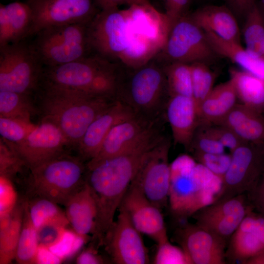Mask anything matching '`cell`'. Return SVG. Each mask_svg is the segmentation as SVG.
Returning <instances> with one entry per match:
<instances>
[{
    "label": "cell",
    "mask_w": 264,
    "mask_h": 264,
    "mask_svg": "<svg viewBox=\"0 0 264 264\" xmlns=\"http://www.w3.org/2000/svg\"><path fill=\"white\" fill-rule=\"evenodd\" d=\"M151 139L124 154L86 166L85 182L95 202L97 215L93 238L98 245L114 222V218L141 162L159 143Z\"/></svg>",
    "instance_id": "6da1fadb"
},
{
    "label": "cell",
    "mask_w": 264,
    "mask_h": 264,
    "mask_svg": "<svg viewBox=\"0 0 264 264\" xmlns=\"http://www.w3.org/2000/svg\"><path fill=\"white\" fill-rule=\"evenodd\" d=\"M34 99L41 121L56 125L75 148L93 120L116 101L112 97L44 87L39 88Z\"/></svg>",
    "instance_id": "7a4b0ae2"
},
{
    "label": "cell",
    "mask_w": 264,
    "mask_h": 264,
    "mask_svg": "<svg viewBox=\"0 0 264 264\" xmlns=\"http://www.w3.org/2000/svg\"><path fill=\"white\" fill-rule=\"evenodd\" d=\"M169 97L163 64L156 58L138 68L123 66L115 98L134 115L151 121L165 117Z\"/></svg>",
    "instance_id": "3957f363"
},
{
    "label": "cell",
    "mask_w": 264,
    "mask_h": 264,
    "mask_svg": "<svg viewBox=\"0 0 264 264\" xmlns=\"http://www.w3.org/2000/svg\"><path fill=\"white\" fill-rule=\"evenodd\" d=\"M122 68L119 63L91 54L63 65L44 66L40 88L115 98L118 79Z\"/></svg>",
    "instance_id": "277c9868"
},
{
    "label": "cell",
    "mask_w": 264,
    "mask_h": 264,
    "mask_svg": "<svg viewBox=\"0 0 264 264\" xmlns=\"http://www.w3.org/2000/svg\"><path fill=\"white\" fill-rule=\"evenodd\" d=\"M169 201L177 220L187 219L214 202L221 180L193 157L182 155L171 164Z\"/></svg>",
    "instance_id": "5b68a950"
},
{
    "label": "cell",
    "mask_w": 264,
    "mask_h": 264,
    "mask_svg": "<svg viewBox=\"0 0 264 264\" xmlns=\"http://www.w3.org/2000/svg\"><path fill=\"white\" fill-rule=\"evenodd\" d=\"M66 152L29 169L28 184L35 196L65 205L85 183L86 164Z\"/></svg>",
    "instance_id": "8992f818"
},
{
    "label": "cell",
    "mask_w": 264,
    "mask_h": 264,
    "mask_svg": "<svg viewBox=\"0 0 264 264\" xmlns=\"http://www.w3.org/2000/svg\"><path fill=\"white\" fill-rule=\"evenodd\" d=\"M88 25L74 23L46 27L33 36L30 44L44 66L73 62L93 54Z\"/></svg>",
    "instance_id": "52a82bcc"
},
{
    "label": "cell",
    "mask_w": 264,
    "mask_h": 264,
    "mask_svg": "<svg viewBox=\"0 0 264 264\" xmlns=\"http://www.w3.org/2000/svg\"><path fill=\"white\" fill-rule=\"evenodd\" d=\"M44 66L25 40L0 47V91L35 95Z\"/></svg>",
    "instance_id": "ba28073f"
},
{
    "label": "cell",
    "mask_w": 264,
    "mask_h": 264,
    "mask_svg": "<svg viewBox=\"0 0 264 264\" xmlns=\"http://www.w3.org/2000/svg\"><path fill=\"white\" fill-rule=\"evenodd\" d=\"M216 55L204 31L187 14L172 25L166 44L156 58L163 64H207Z\"/></svg>",
    "instance_id": "9c48e42d"
},
{
    "label": "cell",
    "mask_w": 264,
    "mask_h": 264,
    "mask_svg": "<svg viewBox=\"0 0 264 264\" xmlns=\"http://www.w3.org/2000/svg\"><path fill=\"white\" fill-rule=\"evenodd\" d=\"M129 35V22L125 9L101 10L88 25L92 54L113 63L120 64Z\"/></svg>",
    "instance_id": "30bf717a"
},
{
    "label": "cell",
    "mask_w": 264,
    "mask_h": 264,
    "mask_svg": "<svg viewBox=\"0 0 264 264\" xmlns=\"http://www.w3.org/2000/svg\"><path fill=\"white\" fill-rule=\"evenodd\" d=\"M230 154V166L221 180L220 189L214 201L248 193L264 171V154L260 146L244 142Z\"/></svg>",
    "instance_id": "8fae6325"
},
{
    "label": "cell",
    "mask_w": 264,
    "mask_h": 264,
    "mask_svg": "<svg viewBox=\"0 0 264 264\" xmlns=\"http://www.w3.org/2000/svg\"><path fill=\"white\" fill-rule=\"evenodd\" d=\"M170 147L171 140L166 136L151 150L131 183L139 188L153 204L161 210L169 200L171 175L168 159Z\"/></svg>",
    "instance_id": "7c38bea8"
},
{
    "label": "cell",
    "mask_w": 264,
    "mask_h": 264,
    "mask_svg": "<svg viewBox=\"0 0 264 264\" xmlns=\"http://www.w3.org/2000/svg\"><path fill=\"white\" fill-rule=\"evenodd\" d=\"M27 3L32 13L28 38L50 26L89 24L101 10L94 0H28Z\"/></svg>",
    "instance_id": "4fadbf2b"
},
{
    "label": "cell",
    "mask_w": 264,
    "mask_h": 264,
    "mask_svg": "<svg viewBox=\"0 0 264 264\" xmlns=\"http://www.w3.org/2000/svg\"><path fill=\"white\" fill-rule=\"evenodd\" d=\"M165 117L155 121L134 115L114 125L108 133L95 157L88 161L91 166L134 149L163 132Z\"/></svg>",
    "instance_id": "5bb4252c"
},
{
    "label": "cell",
    "mask_w": 264,
    "mask_h": 264,
    "mask_svg": "<svg viewBox=\"0 0 264 264\" xmlns=\"http://www.w3.org/2000/svg\"><path fill=\"white\" fill-rule=\"evenodd\" d=\"M7 145L29 169L67 152L70 146L62 131L47 121L35 125L21 143Z\"/></svg>",
    "instance_id": "9a60e30c"
},
{
    "label": "cell",
    "mask_w": 264,
    "mask_h": 264,
    "mask_svg": "<svg viewBox=\"0 0 264 264\" xmlns=\"http://www.w3.org/2000/svg\"><path fill=\"white\" fill-rule=\"evenodd\" d=\"M117 219L104 239L103 244L117 264H146L148 251L141 233L135 227L125 209L120 206Z\"/></svg>",
    "instance_id": "2e32d148"
},
{
    "label": "cell",
    "mask_w": 264,
    "mask_h": 264,
    "mask_svg": "<svg viewBox=\"0 0 264 264\" xmlns=\"http://www.w3.org/2000/svg\"><path fill=\"white\" fill-rule=\"evenodd\" d=\"M253 209L244 194L214 201L197 211L192 217L197 225L228 243L247 214Z\"/></svg>",
    "instance_id": "e0dca14e"
},
{
    "label": "cell",
    "mask_w": 264,
    "mask_h": 264,
    "mask_svg": "<svg viewBox=\"0 0 264 264\" xmlns=\"http://www.w3.org/2000/svg\"><path fill=\"white\" fill-rule=\"evenodd\" d=\"M174 240L183 251L188 264H225L227 242L196 223L176 228Z\"/></svg>",
    "instance_id": "ac0fdd59"
},
{
    "label": "cell",
    "mask_w": 264,
    "mask_h": 264,
    "mask_svg": "<svg viewBox=\"0 0 264 264\" xmlns=\"http://www.w3.org/2000/svg\"><path fill=\"white\" fill-rule=\"evenodd\" d=\"M120 205L141 234L150 237L157 245L169 241L161 209L137 187L131 184Z\"/></svg>",
    "instance_id": "d6986e66"
},
{
    "label": "cell",
    "mask_w": 264,
    "mask_h": 264,
    "mask_svg": "<svg viewBox=\"0 0 264 264\" xmlns=\"http://www.w3.org/2000/svg\"><path fill=\"white\" fill-rule=\"evenodd\" d=\"M250 210L230 237L225 249L227 263L246 264L264 251V217Z\"/></svg>",
    "instance_id": "ffe728a7"
},
{
    "label": "cell",
    "mask_w": 264,
    "mask_h": 264,
    "mask_svg": "<svg viewBox=\"0 0 264 264\" xmlns=\"http://www.w3.org/2000/svg\"><path fill=\"white\" fill-rule=\"evenodd\" d=\"M125 10L130 31L153 44L161 52L172 27L165 13L156 10L150 2L132 4Z\"/></svg>",
    "instance_id": "44dd1931"
},
{
    "label": "cell",
    "mask_w": 264,
    "mask_h": 264,
    "mask_svg": "<svg viewBox=\"0 0 264 264\" xmlns=\"http://www.w3.org/2000/svg\"><path fill=\"white\" fill-rule=\"evenodd\" d=\"M165 116L171 129L174 143L182 145L188 151L199 126L198 108L193 98L179 95L170 96Z\"/></svg>",
    "instance_id": "7402d4cb"
},
{
    "label": "cell",
    "mask_w": 264,
    "mask_h": 264,
    "mask_svg": "<svg viewBox=\"0 0 264 264\" xmlns=\"http://www.w3.org/2000/svg\"><path fill=\"white\" fill-rule=\"evenodd\" d=\"M134 115L128 108L116 100L88 127L76 147L78 156L87 162L93 159L111 128Z\"/></svg>",
    "instance_id": "603a6c76"
},
{
    "label": "cell",
    "mask_w": 264,
    "mask_h": 264,
    "mask_svg": "<svg viewBox=\"0 0 264 264\" xmlns=\"http://www.w3.org/2000/svg\"><path fill=\"white\" fill-rule=\"evenodd\" d=\"M189 15L204 32L225 41L240 43L241 32L236 17L228 7L207 5Z\"/></svg>",
    "instance_id": "cb8c5ba5"
},
{
    "label": "cell",
    "mask_w": 264,
    "mask_h": 264,
    "mask_svg": "<svg viewBox=\"0 0 264 264\" xmlns=\"http://www.w3.org/2000/svg\"><path fill=\"white\" fill-rule=\"evenodd\" d=\"M64 206L69 223L76 234L86 241L89 234L94 233L97 215L95 201L86 182Z\"/></svg>",
    "instance_id": "d4e9b609"
},
{
    "label": "cell",
    "mask_w": 264,
    "mask_h": 264,
    "mask_svg": "<svg viewBox=\"0 0 264 264\" xmlns=\"http://www.w3.org/2000/svg\"><path fill=\"white\" fill-rule=\"evenodd\" d=\"M216 124L233 131L243 141L264 145V116L241 103Z\"/></svg>",
    "instance_id": "484cf974"
},
{
    "label": "cell",
    "mask_w": 264,
    "mask_h": 264,
    "mask_svg": "<svg viewBox=\"0 0 264 264\" xmlns=\"http://www.w3.org/2000/svg\"><path fill=\"white\" fill-rule=\"evenodd\" d=\"M238 98L232 81L215 88L198 108L199 125L216 124L234 108Z\"/></svg>",
    "instance_id": "4316f807"
},
{
    "label": "cell",
    "mask_w": 264,
    "mask_h": 264,
    "mask_svg": "<svg viewBox=\"0 0 264 264\" xmlns=\"http://www.w3.org/2000/svg\"><path fill=\"white\" fill-rule=\"evenodd\" d=\"M204 32L217 55L229 59L242 70L264 80V56L243 48L240 43L225 41L211 33Z\"/></svg>",
    "instance_id": "83f0119b"
},
{
    "label": "cell",
    "mask_w": 264,
    "mask_h": 264,
    "mask_svg": "<svg viewBox=\"0 0 264 264\" xmlns=\"http://www.w3.org/2000/svg\"><path fill=\"white\" fill-rule=\"evenodd\" d=\"M229 74L240 103L263 114L264 80L243 70L231 68Z\"/></svg>",
    "instance_id": "f1b7e54d"
},
{
    "label": "cell",
    "mask_w": 264,
    "mask_h": 264,
    "mask_svg": "<svg viewBox=\"0 0 264 264\" xmlns=\"http://www.w3.org/2000/svg\"><path fill=\"white\" fill-rule=\"evenodd\" d=\"M38 115L34 95L12 91H0V116L33 124Z\"/></svg>",
    "instance_id": "f546056e"
},
{
    "label": "cell",
    "mask_w": 264,
    "mask_h": 264,
    "mask_svg": "<svg viewBox=\"0 0 264 264\" xmlns=\"http://www.w3.org/2000/svg\"><path fill=\"white\" fill-rule=\"evenodd\" d=\"M25 200L17 202L9 223L0 228V264L11 263L15 259L21 233Z\"/></svg>",
    "instance_id": "4dcf8cb0"
},
{
    "label": "cell",
    "mask_w": 264,
    "mask_h": 264,
    "mask_svg": "<svg viewBox=\"0 0 264 264\" xmlns=\"http://www.w3.org/2000/svg\"><path fill=\"white\" fill-rule=\"evenodd\" d=\"M244 19L242 34L245 48L264 56V10L257 0Z\"/></svg>",
    "instance_id": "1f68e13d"
},
{
    "label": "cell",
    "mask_w": 264,
    "mask_h": 264,
    "mask_svg": "<svg viewBox=\"0 0 264 264\" xmlns=\"http://www.w3.org/2000/svg\"><path fill=\"white\" fill-rule=\"evenodd\" d=\"M58 204L37 196L30 200H26L28 215L36 229L48 222H58L66 226L69 224L65 211Z\"/></svg>",
    "instance_id": "d6a6232c"
},
{
    "label": "cell",
    "mask_w": 264,
    "mask_h": 264,
    "mask_svg": "<svg viewBox=\"0 0 264 264\" xmlns=\"http://www.w3.org/2000/svg\"><path fill=\"white\" fill-rule=\"evenodd\" d=\"M39 249L37 229L29 218L25 200L22 226L16 253V262L20 264L37 263Z\"/></svg>",
    "instance_id": "836d02e7"
},
{
    "label": "cell",
    "mask_w": 264,
    "mask_h": 264,
    "mask_svg": "<svg viewBox=\"0 0 264 264\" xmlns=\"http://www.w3.org/2000/svg\"><path fill=\"white\" fill-rule=\"evenodd\" d=\"M163 64L170 96L179 95L192 97L190 64L181 62H170Z\"/></svg>",
    "instance_id": "e575fe53"
},
{
    "label": "cell",
    "mask_w": 264,
    "mask_h": 264,
    "mask_svg": "<svg viewBox=\"0 0 264 264\" xmlns=\"http://www.w3.org/2000/svg\"><path fill=\"white\" fill-rule=\"evenodd\" d=\"M4 6L10 22L12 43L25 40L28 37L32 22V13L29 5L27 2L16 1Z\"/></svg>",
    "instance_id": "d590c367"
},
{
    "label": "cell",
    "mask_w": 264,
    "mask_h": 264,
    "mask_svg": "<svg viewBox=\"0 0 264 264\" xmlns=\"http://www.w3.org/2000/svg\"><path fill=\"white\" fill-rule=\"evenodd\" d=\"M193 88V98L198 108L213 90L215 74L206 63L196 62L190 64Z\"/></svg>",
    "instance_id": "8d00e7d4"
},
{
    "label": "cell",
    "mask_w": 264,
    "mask_h": 264,
    "mask_svg": "<svg viewBox=\"0 0 264 264\" xmlns=\"http://www.w3.org/2000/svg\"><path fill=\"white\" fill-rule=\"evenodd\" d=\"M35 126L17 119L0 116V134L8 144L15 145L22 142Z\"/></svg>",
    "instance_id": "74e56055"
},
{
    "label": "cell",
    "mask_w": 264,
    "mask_h": 264,
    "mask_svg": "<svg viewBox=\"0 0 264 264\" xmlns=\"http://www.w3.org/2000/svg\"><path fill=\"white\" fill-rule=\"evenodd\" d=\"M193 158L222 180L231 160V155L223 153L212 154L194 152Z\"/></svg>",
    "instance_id": "f35d334b"
},
{
    "label": "cell",
    "mask_w": 264,
    "mask_h": 264,
    "mask_svg": "<svg viewBox=\"0 0 264 264\" xmlns=\"http://www.w3.org/2000/svg\"><path fill=\"white\" fill-rule=\"evenodd\" d=\"M224 151V147L200 125L194 134L188 150L191 153L198 152L212 154L223 153Z\"/></svg>",
    "instance_id": "ab89813d"
},
{
    "label": "cell",
    "mask_w": 264,
    "mask_h": 264,
    "mask_svg": "<svg viewBox=\"0 0 264 264\" xmlns=\"http://www.w3.org/2000/svg\"><path fill=\"white\" fill-rule=\"evenodd\" d=\"M66 226L58 222H48L37 229L40 248H50L63 240Z\"/></svg>",
    "instance_id": "60d3db41"
},
{
    "label": "cell",
    "mask_w": 264,
    "mask_h": 264,
    "mask_svg": "<svg viewBox=\"0 0 264 264\" xmlns=\"http://www.w3.org/2000/svg\"><path fill=\"white\" fill-rule=\"evenodd\" d=\"M210 135L220 142L230 152L245 142L229 128L218 124L200 125Z\"/></svg>",
    "instance_id": "b9f144b4"
},
{
    "label": "cell",
    "mask_w": 264,
    "mask_h": 264,
    "mask_svg": "<svg viewBox=\"0 0 264 264\" xmlns=\"http://www.w3.org/2000/svg\"><path fill=\"white\" fill-rule=\"evenodd\" d=\"M157 245L154 264H188L186 257L180 247L172 244L169 241Z\"/></svg>",
    "instance_id": "7bdbcfd3"
},
{
    "label": "cell",
    "mask_w": 264,
    "mask_h": 264,
    "mask_svg": "<svg viewBox=\"0 0 264 264\" xmlns=\"http://www.w3.org/2000/svg\"><path fill=\"white\" fill-rule=\"evenodd\" d=\"M0 215L11 212L18 201L15 189L9 179L0 176Z\"/></svg>",
    "instance_id": "ee69618b"
},
{
    "label": "cell",
    "mask_w": 264,
    "mask_h": 264,
    "mask_svg": "<svg viewBox=\"0 0 264 264\" xmlns=\"http://www.w3.org/2000/svg\"><path fill=\"white\" fill-rule=\"evenodd\" d=\"M165 14L172 25L181 18L187 15L190 0H162Z\"/></svg>",
    "instance_id": "f6af8a7d"
},
{
    "label": "cell",
    "mask_w": 264,
    "mask_h": 264,
    "mask_svg": "<svg viewBox=\"0 0 264 264\" xmlns=\"http://www.w3.org/2000/svg\"><path fill=\"white\" fill-rule=\"evenodd\" d=\"M246 195L254 209H264V171L255 187Z\"/></svg>",
    "instance_id": "bcb514c9"
},
{
    "label": "cell",
    "mask_w": 264,
    "mask_h": 264,
    "mask_svg": "<svg viewBox=\"0 0 264 264\" xmlns=\"http://www.w3.org/2000/svg\"><path fill=\"white\" fill-rule=\"evenodd\" d=\"M12 43V34L4 5L0 3V47Z\"/></svg>",
    "instance_id": "7dc6e473"
},
{
    "label": "cell",
    "mask_w": 264,
    "mask_h": 264,
    "mask_svg": "<svg viewBox=\"0 0 264 264\" xmlns=\"http://www.w3.org/2000/svg\"><path fill=\"white\" fill-rule=\"evenodd\" d=\"M257 0H226L228 7L235 16L245 17Z\"/></svg>",
    "instance_id": "c3c4849f"
},
{
    "label": "cell",
    "mask_w": 264,
    "mask_h": 264,
    "mask_svg": "<svg viewBox=\"0 0 264 264\" xmlns=\"http://www.w3.org/2000/svg\"><path fill=\"white\" fill-rule=\"evenodd\" d=\"M100 10L118 8L122 4L129 6L134 4H143L149 2L148 0H94Z\"/></svg>",
    "instance_id": "681fc988"
},
{
    "label": "cell",
    "mask_w": 264,
    "mask_h": 264,
    "mask_svg": "<svg viewBox=\"0 0 264 264\" xmlns=\"http://www.w3.org/2000/svg\"><path fill=\"white\" fill-rule=\"evenodd\" d=\"M77 263L80 264H99L104 263L103 258L93 248L84 251L77 258Z\"/></svg>",
    "instance_id": "f907efd6"
},
{
    "label": "cell",
    "mask_w": 264,
    "mask_h": 264,
    "mask_svg": "<svg viewBox=\"0 0 264 264\" xmlns=\"http://www.w3.org/2000/svg\"><path fill=\"white\" fill-rule=\"evenodd\" d=\"M246 264H264V251L249 260Z\"/></svg>",
    "instance_id": "816d5d0a"
},
{
    "label": "cell",
    "mask_w": 264,
    "mask_h": 264,
    "mask_svg": "<svg viewBox=\"0 0 264 264\" xmlns=\"http://www.w3.org/2000/svg\"><path fill=\"white\" fill-rule=\"evenodd\" d=\"M261 7L263 8V9L264 10V0H260L259 1H258Z\"/></svg>",
    "instance_id": "f5cc1de1"
},
{
    "label": "cell",
    "mask_w": 264,
    "mask_h": 264,
    "mask_svg": "<svg viewBox=\"0 0 264 264\" xmlns=\"http://www.w3.org/2000/svg\"><path fill=\"white\" fill-rule=\"evenodd\" d=\"M259 213L261 214L263 216H264V209H260L257 211Z\"/></svg>",
    "instance_id": "db71d44e"
},
{
    "label": "cell",
    "mask_w": 264,
    "mask_h": 264,
    "mask_svg": "<svg viewBox=\"0 0 264 264\" xmlns=\"http://www.w3.org/2000/svg\"><path fill=\"white\" fill-rule=\"evenodd\" d=\"M260 147H261V149L262 150V151L263 152V154H264V145H261V146H260Z\"/></svg>",
    "instance_id": "11a10c76"
},
{
    "label": "cell",
    "mask_w": 264,
    "mask_h": 264,
    "mask_svg": "<svg viewBox=\"0 0 264 264\" xmlns=\"http://www.w3.org/2000/svg\"><path fill=\"white\" fill-rule=\"evenodd\" d=\"M263 115H264V113H263Z\"/></svg>",
    "instance_id": "9f6ffc18"
},
{
    "label": "cell",
    "mask_w": 264,
    "mask_h": 264,
    "mask_svg": "<svg viewBox=\"0 0 264 264\" xmlns=\"http://www.w3.org/2000/svg\"><path fill=\"white\" fill-rule=\"evenodd\" d=\"M263 216V215H262ZM264 217V216H263Z\"/></svg>",
    "instance_id": "6f0895ef"
}]
</instances>
